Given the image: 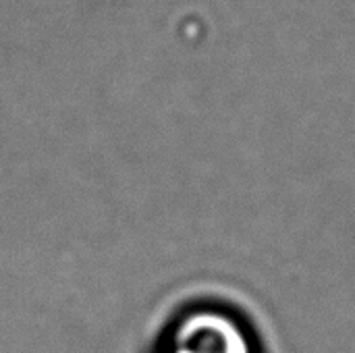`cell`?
Wrapping results in <instances>:
<instances>
[{"mask_svg": "<svg viewBox=\"0 0 355 353\" xmlns=\"http://www.w3.org/2000/svg\"><path fill=\"white\" fill-rule=\"evenodd\" d=\"M154 353H256L250 327L227 308L198 306L177 314Z\"/></svg>", "mask_w": 355, "mask_h": 353, "instance_id": "cell-1", "label": "cell"}]
</instances>
